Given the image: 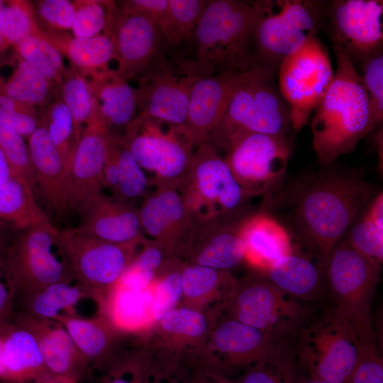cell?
I'll return each instance as SVG.
<instances>
[{
    "mask_svg": "<svg viewBox=\"0 0 383 383\" xmlns=\"http://www.w3.org/2000/svg\"><path fill=\"white\" fill-rule=\"evenodd\" d=\"M332 44L336 70L311 123L312 145L325 167L352 152L376 127L361 74L343 48Z\"/></svg>",
    "mask_w": 383,
    "mask_h": 383,
    "instance_id": "1",
    "label": "cell"
},
{
    "mask_svg": "<svg viewBox=\"0 0 383 383\" xmlns=\"http://www.w3.org/2000/svg\"><path fill=\"white\" fill-rule=\"evenodd\" d=\"M373 195L361 177L326 171L299 186L294 201V219L302 235L316 250L323 268L335 243Z\"/></svg>",
    "mask_w": 383,
    "mask_h": 383,
    "instance_id": "2",
    "label": "cell"
},
{
    "mask_svg": "<svg viewBox=\"0 0 383 383\" xmlns=\"http://www.w3.org/2000/svg\"><path fill=\"white\" fill-rule=\"evenodd\" d=\"M277 72L254 63L233 94L207 142L218 152L229 150L239 138L252 133L289 138L293 128L289 108L276 83Z\"/></svg>",
    "mask_w": 383,
    "mask_h": 383,
    "instance_id": "3",
    "label": "cell"
},
{
    "mask_svg": "<svg viewBox=\"0 0 383 383\" xmlns=\"http://www.w3.org/2000/svg\"><path fill=\"white\" fill-rule=\"evenodd\" d=\"M327 2L258 0L253 8L254 63L278 72L282 61L323 26Z\"/></svg>",
    "mask_w": 383,
    "mask_h": 383,
    "instance_id": "4",
    "label": "cell"
},
{
    "mask_svg": "<svg viewBox=\"0 0 383 383\" xmlns=\"http://www.w3.org/2000/svg\"><path fill=\"white\" fill-rule=\"evenodd\" d=\"M252 3L209 1L194 30L197 60L213 71L243 72L254 62Z\"/></svg>",
    "mask_w": 383,
    "mask_h": 383,
    "instance_id": "5",
    "label": "cell"
},
{
    "mask_svg": "<svg viewBox=\"0 0 383 383\" xmlns=\"http://www.w3.org/2000/svg\"><path fill=\"white\" fill-rule=\"evenodd\" d=\"M194 152L187 179L178 189L199 224L243 219L252 198L240 185L224 158L208 142Z\"/></svg>",
    "mask_w": 383,
    "mask_h": 383,
    "instance_id": "6",
    "label": "cell"
},
{
    "mask_svg": "<svg viewBox=\"0 0 383 383\" xmlns=\"http://www.w3.org/2000/svg\"><path fill=\"white\" fill-rule=\"evenodd\" d=\"M122 140L155 187L179 189L189 173L193 145L184 126L137 115Z\"/></svg>",
    "mask_w": 383,
    "mask_h": 383,
    "instance_id": "7",
    "label": "cell"
},
{
    "mask_svg": "<svg viewBox=\"0 0 383 383\" xmlns=\"http://www.w3.org/2000/svg\"><path fill=\"white\" fill-rule=\"evenodd\" d=\"M58 231L51 223L14 233L1 262L13 304L50 284L74 280L65 261L52 250Z\"/></svg>",
    "mask_w": 383,
    "mask_h": 383,
    "instance_id": "8",
    "label": "cell"
},
{
    "mask_svg": "<svg viewBox=\"0 0 383 383\" xmlns=\"http://www.w3.org/2000/svg\"><path fill=\"white\" fill-rule=\"evenodd\" d=\"M360 343L356 326L333 309L302 331L296 355L309 377L329 383H347Z\"/></svg>",
    "mask_w": 383,
    "mask_h": 383,
    "instance_id": "9",
    "label": "cell"
},
{
    "mask_svg": "<svg viewBox=\"0 0 383 383\" xmlns=\"http://www.w3.org/2000/svg\"><path fill=\"white\" fill-rule=\"evenodd\" d=\"M214 72L197 59L168 60L162 57L137 79L138 114L184 126L194 85Z\"/></svg>",
    "mask_w": 383,
    "mask_h": 383,
    "instance_id": "10",
    "label": "cell"
},
{
    "mask_svg": "<svg viewBox=\"0 0 383 383\" xmlns=\"http://www.w3.org/2000/svg\"><path fill=\"white\" fill-rule=\"evenodd\" d=\"M140 245L107 243L85 235L76 228L59 230L56 242L77 284L101 305Z\"/></svg>",
    "mask_w": 383,
    "mask_h": 383,
    "instance_id": "11",
    "label": "cell"
},
{
    "mask_svg": "<svg viewBox=\"0 0 383 383\" xmlns=\"http://www.w3.org/2000/svg\"><path fill=\"white\" fill-rule=\"evenodd\" d=\"M324 269L336 304L334 309L356 326L360 338L374 336L370 309L381 265L356 251L342 237L332 248Z\"/></svg>",
    "mask_w": 383,
    "mask_h": 383,
    "instance_id": "12",
    "label": "cell"
},
{
    "mask_svg": "<svg viewBox=\"0 0 383 383\" xmlns=\"http://www.w3.org/2000/svg\"><path fill=\"white\" fill-rule=\"evenodd\" d=\"M327 48L310 37L280 63L277 85L291 113L294 138L309 122L333 78Z\"/></svg>",
    "mask_w": 383,
    "mask_h": 383,
    "instance_id": "13",
    "label": "cell"
},
{
    "mask_svg": "<svg viewBox=\"0 0 383 383\" xmlns=\"http://www.w3.org/2000/svg\"><path fill=\"white\" fill-rule=\"evenodd\" d=\"M224 310L228 317L282 340L299 328L309 313L266 277L257 275L235 279Z\"/></svg>",
    "mask_w": 383,
    "mask_h": 383,
    "instance_id": "14",
    "label": "cell"
},
{
    "mask_svg": "<svg viewBox=\"0 0 383 383\" xmlns=\"http://www.w3.org/2000/svg\"><path fill=\"white\" fill-rule=\"evenodd\" d=\"M290 153L289 138L252 133L237 139L224 160L249 195L267 197L282 184Z\"/></svg>",
    "mask_w": 383,
    "mask_h": 383,
    "instance_id": "15",
    "label": "cell"
},
{
    "mask_svg": "<svg viewBox=\"0 0 383 383\" xmlns=\"http://www.w3.org/2000/svg\"><path fill=\"white\" fill-rule=\"evenodd\" d=\"M326 18L331 40L343 48L353 64H362L382 51V1H331L326 4Z\"/></svg>",
    "mask_w": 383,
    "mask_h": 383,
    "instance_id": "16",
    "label": "cell"
},
{
    "mask_svg": "<svg viewBox=\"0 0 383 383\" xmlns=\"http://www.w3.org/2000/svg\"><path fill=\"white\" fill-rule=\"evenodd\" d=\"M115 48L117 71L128 80L138 79L163 57L166 42L160 30L141 15L111 1L107 26Z\"/></svg>",
    "mask_w": 383,
    "mask_h": 383,
    "instance_id": "17",
    "label": "cell"
},
{
    "mask_svg": "<svg viewBox=\"0 0 383 383\" xmlns=\"http://www.w3.org/2000/svg\"><path fill=\"white\" fill-rule=\"evenodd\" d=\"M139 213L144 235L160 243L168 258L188 256L198 222L177 189L155 187L144 197Z\"/></svg>",
    "mask_w": 383,
    "mask_h": 383,
    "instance_id": "18",
    "label": "cell"
},
{
    "mask_svg": "<svg viewBox=\"0 0 383 383\" xmlns=\"http://www.w3.org/2000/svg\"><path fill=\"white\" fill-rule=\"evenodd\" d=\"M112 131L98 115L87 124L75 146L69 169V212L80 217L103 194L104 169Z\"/></svg>",
    "mask_w": 383,
    "mask_h": 383,
    "instance_id": "19",
    "label": "cell"
},
{
    "mask_svg": "<svg viewBox=\"0 0 383 383\" xmlns=\"http://www.w3.org/2000/svg\"><path fill=\"white\" fill-rule=\"evenodd\" d=\"M284 340L239 321L227 317L210 333L211 372L227 377V373L245 370L257 363Z\"/></svg>",
    "mask_w": 383,
    "mask_h": 383,
    "instance_id": "20",
    "label": "cell"
},
{
    "mask_svg": "<svg viewBox=\"0 0 383 383\" xmlns=\"http://www.w3.org/2000/svg\"><path fill=\"white\" fill-rule=\"evenodd\" d=\"M28 145L35 182V196L41 200L47 215L60 221L69 213V175L61 157L51 141L46 123L40 121L28 138Z\"/></svg>",
    "mask_w": 383,
    "mask_h": 383,
    "instance_id": "21",
    "label": "cell"
},
{
    "mask_svg": "<svg viewBox=\"0 0 383 383\" xmlns=\"http://www.w3.org/2000/svg\"><path fill=\"white\" fill-rule=\"evenodd\" d=\"M243 72H218L199 79L191 91L184 128L194 149L207 142L223 117Z\"/></svg>",
    "mask_w": 383,
    "mask_h": 383,
    "instance_id": "22",
    "label": "cell"
},
{
    "mask_svg": "<svg viewBox=\"0 0 383 383\" xmlns=\"http://www.w3.org/2000/svg\"><path fill=\"white\" fill-rule=\"evenodd\" d=\"M12 321L35 337L48 374L79 381L87 374L89 363L62 324L18 312H14Z\"/></svg>",
    "mask_w": 383,
    "mask_h": 383,
    "instance_id": "23",
    "label": "cell"
},
{
    "mask_svg": "<svg viewBox=\"0 0 383 383\" xmlns=\"http://www.w3.org/2000/svg\"><path fill=\"white\" fill-rule=\"evenodd\" d=\"M75 228L90 237L117 245H138L146 238L139 209L104 194L81 216Z\"/></svg>",
    "mask_w": 383,
    "mask_h": 383,
    "instance_id": "24",
    "label": "cell"
},
{
    "mask_svg": "<svg viewBox=\"0 0 383 383\" xmlns=\"http://www.w3.org/2000/svg\"><path fill=\"white\" fill-rule=\"evenodd\" d=\"M243 219L200 223L187 256L190 263L224 271L238 266L245 257L240 234Z\"/></svg>",
    "mask_w": 383,
    "mask_h": 383,
    "instance_id": "25",
    "label": "cell"
},
{
    "mask_svg": "<svg viewBox=\"0 0 383 383\" xmlns=\"http://www.w3.org/2000/svg\"><path fill=\"white\" fill-rule=\"evenodd\" d=\"M84 77L97 115L109 129L122 135L138 114L135 89L110 67Z\"/></svg>",
    "mask_w": 383,
    "mask_h": 383,
    "instance_id": "26",
    "label": "cell"
},
{
    "mask_svg": "<svg viewBox=\"0 0 383 383\" xmlns=\"http://www.w3.org/2000/svg\"><path fill=\"white\" fill-rule=\"evenodd\" d=\"M240 234L245 245L244 261L263 274L294 250L286 228L274 217L262 211L252 213L244 218Z\"/></svg>",
    "mask_w": 383,
    "mask_h": 383,
    "instance_id": "27",
    "label": "cell"
},
{
    "mask_svg": "<svg viewBox=\"0 0 383 383\" xmlns=\"http://www.w3.org/2000/svg\"><path fill=\"white\" fill-rule=\"evenodd\" d=\"M0 381L35 383L48 374L35 337L11 321L0 328Z\"/></svg>",
    "mask_w": 383,
    "mask_h": 383,
    "instance_id": "28",
    "label": "cell"
},
{
    "mask_svg": "<svg viewBox=\"0 0 383 383\" xmlns=\"http://www.w3.org/2000/svg\"><path fill=\"white\" fill-rule=\"evenodd\" d=\"M52 321L64 326L89 365L104 371L113 361L118 330L104 314L84 318L63 313Z\"/></svg>",
    "mask_w": 383,
    "mask_h": 383,
    "instance_id": "29",
    "label": "cell"
},
{
    "mask_svg": "<svg viewBox=\"0 0 383 383\" xmlns=\"http://www.w3.org/2000/svg\"><path fill=\"white\" fill-rule=\"evenodd\" d=\"M38 35L54 46L83 77H87L109 67L115 59V48L111 37L102 33L91 38H77L69 32L43 30Z\"/></svg>",
    "mask_w": 383,
    "mask_h": 383,
    "instance_id": "30",
    "label": "cell"
},
{
    "mask_svg": "<svg viewBox=\"0 0 383 383\" xmlns=\"http://www.w3.org/2000/svg\"><path fill=\"white\" fill-rule=\"evenodd\" d=\"M181 282L184 306L201 311L206 304L214 300L221 301L225 307L235 279L229 271L189 263L182 267Z\"/></svg>",
    "mask_w": 383,
    "mask_h": 383,
    "instance_id": "31",
    "label": "cell"
},
{
    "mask_svg": "<svg viewBox=\"0 0 383 383\" xmlns=\"http://www.w3.org/2000/svg\"><path fill=\"white\" fill-rule=\"evenodd\" d=\"M152 286L136 291L117 283L101 304L104 315L118 331H134L155 323L152 317Z\"/></svg>",
    "mask_w": 383,
    "mask_h": 383,
    "instance_id": "32",
    "label": "cell"
},
{
    "mask_svg": "<svg viewBox=\"0 0 383 383\" xmlns=\"http://www.w3.org/2000/svg\"><path fill=\"white\" fill-rule=\"evenodd\" d=\"M0 218L16 231L53 223L37 202L33 190L11 177L0 184Z\"/></svg>",
    "mask_w": 383,
    "mask_h": 383,
    "instance_id": "33",
    "label": "cell"
},
{
    "mask_svg": "<svg viewBox=\"0 0 383 383\" xmlns=\"http://www.w3.org/2000/svg\"><path fill=\"white\" fill-rule=\"evenodd\" d=\"M264 274L284 293L306 299L318 293L321 284L318 265L294 250L277 260Z\"/></svg>",
    "mask_w": 383,
    "mask_h": 383,
    "instance_id": "34",
    "label": "cell"
},
{
    "mask_svg": "<svg viewBox=\"0 0 383 383\" xmlns=\"http://www.w3.org/2000/svg\"><path fill=\"white\" fill-rule=\"evenodd\" d=\"M87 298H91L90 295L79 284L57 282L16 301L13 308L14 312L54 320L62 311L74 315V306Z\"/></svg>",
    "mask_w": 383,
    "mask_h": 383,
    "instance_id": "35",
    "label": "cell"
},
{
    "mask_svg": "<svg viewBox=\"0 0 383 383\" xmlns=\"http://www.w3.org/2000/svg\"><path fill=\"white\" fill-rule=\"evenodd\" d=\"M10 77L0 75V93L38 108H43L59 94L50 82L35 67L15 55Z\"/></svg>",
    "mask_w": 383,
    "mask_h": 383,
    "instance_id": "36",
    "label": "cell"
},
{
    "mask_svg": "<svg viewBox=\"0 0 383 383\" xmlns=\"http://www.w3.org/2000/svg\"><path fill=\"white\" fill-rule=\"evenodd\" d=\"M157 323L156 328L166 342L184 345H202L209 333V323L202 311L177 307Z\"/></svg>",
    "mask_w": 383,
    "mask_h": 383,
    "instance_id": "37",
    "label": "cell"
},
{
    "mask_svg": "<svg viewBox=\"0 0 383 383\" xmlns=\"http://www.w3.org/2000/svg\"><path fill=\"white\" fill-rule=\"evenodd\" d=\"M59 95L71 113L77 145L84 128L96 113L89 83L75 68L66 67Z\"/></svg>",
    "mask_w": 383,
    "mask_h": 383,
    "instance_id": "38",
    "label": "cell"
},
{
    "mask_svg": "<svg viewBox=\"0 0 383 383\" xmlns=\"http://www.w3.org/2000/svg\"><path fill=\"white\" fill-rule=\"evenodd\" d=\"M113 145L118 165V183L116 192L112 197L126 203L145 197L148 187L151 185L150 178L124 145L121 134L115 133Z\"/></svg>",
    "mask_w": 383,
    "mask_h": 383,
    "instance_id": "39",
    "label": "cell"
},
{
    "mask_svg": "<svg viewBox=\"0 0 383 383\" xmlns=\"http://www.w3.org/2000/svg\"><path fill=\"white\" fill-rule=\"evenodd\" d=\"M295 363L285 343L243 371L237 383H298Z\"/></svg>",
    "mask_w": 383,
    "mask_h": 383,
    "instance_id": "40",
    "label": "cell"
},
{
    "mask_svg": "<svg viewBox=\"0 0 383 383\" xmlns=\"http://www.w3.org/2000/svg\"><path fill=\"white\" fill-rule=\"evenodd\" d=\"M41 113L45 118L49 137L69 173L76 146L71 113L59 94L45 106V111Z\"/></svg>",
    "mask_w": 383,
    "mask_h": 383,
    "instance_id": "41",
    "label": "cell"
},
{
    "mask_svg": "<svg viewBox=\"0 0 383 383\" xmlns=\"http://www.w3.org/2000/svg\"><path fill=\"white\" fill-rule=\"evenodd\" d=\"M0 28L9 48H14L21 40L35 35L40 29L34 4L30 1H4L0 11Z\"/></svg>",
    "mask_w": 383,
    "mask_h": 383,
    "instance_id": "42",
    "label": "cell"
},
{
    "mask_svg": "<svg viewBox=\"0 0 383 383\" xmlns=\"http://www.w3.org/2000/svg\"><path fill=\"white\" fill-rule=\"evenodd\" d=\"M24 138L14 128L0 121V150L8 163L11 177L29 186L35 194L32 161Z\"/></svg>",
    "mask_w": 383,
    "mask_h": 383,
    "instance_id": "43",
    "label": "cell"
},
{
    "mask_svg": "<svg viewBox=\"0 0 383 383\" xmlns=\"http://www.w3.org/2000/svg\"><path fill=\"white\" fill-rule=\"evenodd\" d=\"M167 259L157 271L152 285V313L155 323L178 307L177 305L182 300L181 270L183 265L168 264Z\"/></svg>",
    "mask_w": 383,
    "mask_h": 383,
    "instance_id": "44",
    "label": "cell"
},
{
    "mask_svg": "<svg viewBox=\"0 0 383 383\" xmlns=\"http://www.w3.org/2000/svg\"><path fill=\"white\" fill-rule=\"evenodd\" d=\"M207 0H169L170 24L166 43L178 45L194 33Z\"/></svg>",
    "mask_w": 383,
    "mask_h": 383,
    "instance_id": "45",
    "label": "cell"
},
{
    "mask_svg": "<svg viewBox=\"0 0 383 383\" xmlns=\"http://www.w3.org/2000/svg\"><path fill=\"white\" fill-rule=\"evenodd\" d=\"M343 238L356 251L382 265L383 260V229L377 226L367 213L353 221Z\"/></svg>",
    "mask_w": 383,
    "mask_h": 383,
    "instance_id": "46",
    "label": "cell"
},
{
    "mask_svg": "<svg viewBox=\"0 0 383 383\" xmlns=\"http://www.w3.org/2000/svg\"><path fill=\"white\" fill-rule=\"evenodd\" d=\"M74 18L71 28L77 38H91L104 32L111 1H74Z\"/></svg>",
    "mask_w": 383,
    "mask_h": 383,
    "instance_id": "47",
    "label": "cell"
},
{
    "mask_svg": "<svg viewBox=\"0 0 383 383\" xmlns=\"http://www.w3.org/2000/svg\"><path fill=\"white\" fill-rule=\"evenodd\" d=\"M41 112L32 105L0 93V121L10 126L24 138H28L38 126Z\"/></svg>",
    "mask_w": 383,
    "mask_h": 383,
    "instance_id": "48",
    "label": "cell"
},
{
    "mask_svg": "<svg viewBox=\"0 0 383 383\" xmlns=\"http://www.w3.org/2000/svg\"><path fill=\"white\" fill-rule=\"evenodd\" d=\"M347 383H383V361L374 336L360 338L357 357Z\"/></svg>",
    "mask_w": 383,
    "mask_h": 383,
    "instance_id": "49",
    "label": "cell"
},
{
    "mask_svg": "<svg viewBox=\"0 0 383 383\" xmlns=\"http://www.w3.org/2000/svg\"><path fill=\"white\" fill-rule=\"evenodd\" d=\"M37 21L43 30L69 32L74 18V5L68 0H40L33 3Z\"/></svg>",
    "mask_w": 383,
    "mask_h": 383,
    "instance_id": "50",
    "label": "cell"
},
{
    "mask_svg": "<svg viewBox=\"0 0 383 383\" xmlns=\"http://www.w3.org/2000/svg\"><path fill=\"white\" fill-rule=\"evenodd\" d=\"M16 55L29 62L40 72L59 92L62 76L50 62L42 38L30 35L21 40L14 48Z\"/></svg>",
    "mask_w": 383,
    "mask_h": 383,
    "instance_id": "51",
    "label": "cell"
},
{
    "mask_svg": "<svg viewBox=\"0 0 383 383\" xmlns=\"http://www.w3.org/2000/svg\"><path fill=\"white\" fill-rule=\"evenodd\" d=\"M361 74L369 97L372 113L376 126L383 119V53L379 52L362 63Z\"/></svg>",
    "mask_w": 383,
    "mask_h": 383,
    "instance_id": "52",
    "label": "cell"
},
{
    "mask_svg": "<svg viewBox=\"0 0 383 383\" xmlns=\"http://www.w3.org/2000/svg\"><path fill=\"white\" fill-rule=\"evenodd\" d=\"M148 367L145 360H114L97 383H143Z\"/></svg>",
    "mask_w": 383,
    "mask_h": 383,
    "instance_id": "53",
    "label": "cell"
},
{
    "mask_svg": "<svg viewBox=\"0 0 383 383\" xmlns=\"http://www.w3.org/2000/svg\"><path fill=\"white\" fill-rule=\"evenodd\" d=\"M117 3L150 21L165 38L170 24L169 0H126Z\"/></svg>",
    "mask_w": 383,
    "mask_h": 383,
    "instance_id": "54",
    "label": "cell"
},
{
    "mask_svg": "<svg viewBox=\"0 0 383 383\" xmlns=\"http://www.w3.org/2000/svg\"><path fill=\"white\" fill-rule=\"evenodd\" d=\"M201 371L150 366L143 383H197Z\"/></svg>",
    "mask_w": 383,
    "mask_h": 383,
    "instance_id": "55",
    "label": "cell"
},
{
    "mask_svg": "<svg viewBox=\"0 0 383 383\" xmlns=\"http://www.w3.org/2000/svg\"><path fill=\"white\" fill-rule=\"evenodd\" d=\"M3 281L0 267V328L12 321L14 313L13 299L5 282Z\"/></svg>",
    "mask_w": 383,
    "mask_h": 383,
    "instance_id": "56",
    "label": "cell"
},
{
    "mask_svg": "<svg viewBox=\"0 0 383 383\" xmlns=\"http://www.w3.org/2000/svg\"><path fill=\"white\" fill-rule=\"evenodd\" d=\"M370 219L383 229V193L381 192L372 200L366 212Z\"/></svg>",
    "mask_w": 383,
    "mask_h": 383,
    "instance_id": "57",
    "label": "cell"
},
{
    "mask_svg": "<svg viewBox=\"0 0 383 383\" xmlns=\"http://www.w3.org/2000/svg\"><path fill=\"white\" fill-rule=\"evenodd\" d=\"M16 230L0 218V267L4 252Z\"/></svg>",
    "mask_w": 383,
    "mask_h": 383,
    "instance_id": "58",
    "label": "cell"
},
{
    "mask_svg": "<svg viewBox=\"0 0 383 383\" xmlns=\"http://www.w3.org/2000/svg\"><path fill=\"white\" fill-rule=\"evenodd\" d=\"M197 383H237V382L215 372L201 371L199 375Z\"/></svg>",
    "mask_w": 383,
    "mask_h": 383,
    "instance_id": "59",
    "label": "cell"
},
{
    "mask_svg": "<svg viewBox=\"0 0 383 383\" xmlns=\"http://www.w3.org/2000/svg\"><path fill=\"white\" fill-rule=\"evenodd\" d=\"M79 382L74 377L46 374L35 383H79Z\"/></svg>",
    "mask_w": 383,
    "mask_h": 383,
    "instance_id": "60",
    "label": "cell"
},
{
    "mask_svg": "<svg viewBox=\"0 0 383 383\" xmlns=\"http://www.w3.org/2000/svg\"><path fill=\"white\" fill-rule=\"evenodd\" d=\"M11 177L10 170L6 160L0 150V184L4 182Z\"/></svg>",
    "mask_w": 383,
    "mask_h": 383,
    "instance_id": "61",
    "label": "cell"
},
{
    "mask_svg": "<svg viewBox=\"0 0 383 383\" xmlns=\"http://www.w3.org/2000/svg\"><path fill=\"white\" fill-rule=\"evenodd\" d=\"M4 1L0 0V11L1 9V7L4 4ZM9 46L7 45L5 39L4 38V35L2 34L1 28H0V69L4 66V62H5V55L6 51L9 49Z\"/></svg>",
    "mask_w": 383,
    "mask_h": 383,
    "instance_id": "62",
    "label": "cell"
},
{
    "mask_svg": "<svg viewBox=\"0 0 383 383\" xmlns=\"http://www.w3.org/2000/svg\"><path fill=\"white\" fill-rule=\"evenodd\" d=\"M298 383H329L328 382L308 377L307 378L299 379Z\"/></svg>",
    "mask_w": 383,
    "mask_h": 383,
    "instance_id": "63",
    "label": "cell"
}]
</instances>
